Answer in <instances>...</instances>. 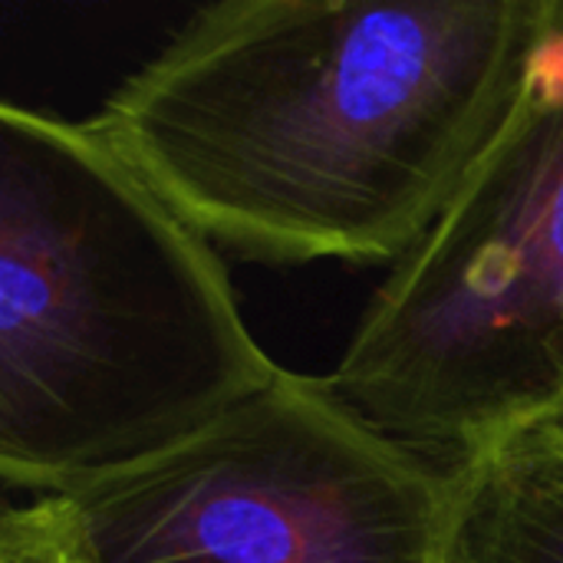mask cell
<instances>
[{
  "label": "cell",
  "mask_w": 563,
  "mask_h": 563,
  "mask_svg": "<svg viewBox=\"0 0 563 563\" xmlns=\"http://www.w3.org/2000/svg\"><path fill=\"white\" fill-rule=\"evenodd\" d=\"M544 0H224L92 129L214 247L399 264L521 82Z\"/></svg>",
  "instance_id": "1"
},
{
  "label": "cell",
  "mask_w": 563,
  "mask_h": 563,
  "mask_svg": "<svg viewBox=\"0 0 563 563\" xmlns=\"http://www.w3.org/2000/svg\"><path fill=\"white\" fill-rule=\"evenodd\" d=\"M284 369L218 247L96 129L0 106V475L33 495L214 426Z\"/></svg>",
  "instance_id": "2"
},
{
  "label": "cell",
  "mask_w": 563,
  "mask_h": 563,
  "mask_svg": "<svg viewBox=\"0 0 563 563\" xmlns=\"http://www.w3.org/2000/svg\"><path fill=\"white\" fill-rule=\"evenodd\" d=\"M327 383L449 465L563 406V0H544L508 112Z\"/></svg>",
  "instance_id": "3"
},
{
  "label": "cell",
  "mask_w": 563,
  "mask_h": 563,
  "mask_svg": "<svg viewBox=\"0 0 563 563\" xmlns=\"http://www.w3.org/2000/svg\"><path fill=\"white\" fill-rule=\"evenodd\" d=\"M459 465L284 369L122 472L7 505L0 563H449Z\"/></svg>",
  "instance_id": "4"
},
{
  "label": "cell",
  "mask_w": 563,
  "mask_h": 563,
  "mask_svg": "<svg viewBox=\"0 0 563 563\" xmlns=\"http://www.w3.org/2000/svg\"><path fill=\"white\" fill-rule=\"evenodd\" d=\"M449 563H563V439L525 429L459 465Z\"/></svg>",
  "instance_id": "5"
},
{
  "label": "cell",
  "mask_w": 563,
  "mask_h": 563,
  "mask_svg": "<svg viewBox=\"0 0 563 563\" xmlns=\"http://www.w3.org/2000/svg\"><path fill=\"white\" fill-rule=\"evenodd\" d=\"M531 429H538V432H548V435H554V439H563V406L558 412H551L548 419H541L538 426H531Z\"/></svg>",
  "instance_id": "6"
}]
</instances>
